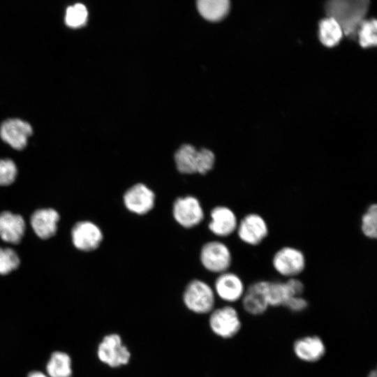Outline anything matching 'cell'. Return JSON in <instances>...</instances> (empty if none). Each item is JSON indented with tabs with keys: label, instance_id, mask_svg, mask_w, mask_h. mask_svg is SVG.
Masks as SVG:
<instances>
[{
	"label": "cell",
	"instance_id": "17",
	"mask_svg": "<svg viewBox=\"0 0 377 377\" xmlns=\"http://www.w3.org/2000/svg\"><path fill=\"white\" fill-rule=\"evenodd\" d=\"M59 220V215L56 210L45 208L36 210L31 216L30 223L38 237L48 239L56 233Z\"/></svg>",
	"mask_w": 377,
	"mask_h": 377
},
{
	"label": "cell",
	"instance_id": "19",
	"mask_svg": "<svg viewBox=\"0 0 377 377\" xmlns=\"http://www.w3.org/2000/svg\"><path fill=\"white\" fill-rule=\"evenodd\" d=\"M297 295L291 286L289 281L267 280V296L269 306H283L288 300Z\"/></svg>",
	"mask_w": 377,
	"mask_h": 377
},
{
	"label": "cell",
	"instance_id": "11",
	"mask_svg": "<svg viewBox=\"0 0 377 377\" xmlns=\"http://www.w3.org/2000/svg\"><path fill=\"white\" fill-rule=\"evenodd\" d=\"M267 280L255 281L246 287L241 299L244 310L252 316H260L269 307L267 296Z\"/></svg>",
	"mask_w": 377,
	"mask_h": 377
},
{
	"label": "cell",
	"instance_id": "20",
	"mask_svg": "<svg viewBox=\"0 0 377 377\" xmlns=\"http://www.w3.org/2000/svg\"><path fill=\"white\" fill-rule=\"evenodd\" d=\"M197 8L205 19L216 22L228 14L230 0H197Z\"/></svg>",
	"mask_w": 377,
	"mask_h": 377
},
{
	"label": "cell",
	"instance_id": "24",
	"mask_svg": "<svg viewBox=\"0 0 377 377\" xmlns=\"http://www.w3.org/2000/svg\"><path fill=\"white\" fill-rule=\"evenodd\" d=\"M376 20L375 19L364 20L360 24L357 36L359 39L360 45L362 47H370L376 45Z\"/></svg>",
	"mask_w": 377,
	"mask_h": 377
},
{
	"label": "cell",
	"instance_id": "30",
	"mask_svg": "<svg viewBox=\"0 0 377 377\" xmlns=\"http://www.w3.org/2000/svg\"><path fill=\"white\" fill-rule=\"evenodd\" d=\"M367 377H377V371H376V369L371 370L369 373Z\"/></svg>",
	"mask_w": 377,
	"mask_h": 377
},
{
	"label": "cell",
	"instance_id": "7",
	"mask_svg": "<svg viewBox=\"0 0 377 377\" xmlns=\"http://www.w3.org/2000/svg\"><path fill=\"white\" fill-rule=\"evenodd\" d=\"M209 321L212 331L224 339L233 337L242 327L239 313L231 306H225L214 310Z\"/></svg>",
	"mask_w": 377,
	"mask_h": 377
},
{
	"label": "cell",
	"instance_id": "27",
	"mask_svg": "<svg viewBox=\"0 0 377 377\" xmlns=\"http://www.w3.org/2000/svg\"><path fill=\"white\" fill-rule=\"evenodd\" d=\"M17 176V167L9 158L0 159V186L12 184Z\"/></svg>",
	"mask_w": 377,
	"mask_h": 377
},
{
	"label": "cell",
	"instance_id": "29",
	"mask_svg": "<svg viewBox=\"0 0 377 377\" xmlns=\"http://www.w3.org/2000/svg\"><path fill=\"white\" fill-rule=\"evenodd\" d=\"M27 377H47L44 374L40 371L31 372Z\"/></svg>",
	"mask_w": 377,
	"mask_h": 377
},
{
	"label": "cell",
	"instance_id": "4",
	"mask_svg": "<svg viewBox=\"0 0 377 377\" xmlns=\"http://www.w3.org/2000/svg\"><path fill=\"white\" fill-rule=\"evenodd\" d=\"M214 290L206 282L193 279L186 285L183 300L189 310L197 313H206L214 308Z\"/></svg>",
	"mask_w": 377,
	"mask_h": 377
},
{
	"label": "cell",
	"instance_id": "3",
	"mask_svg": "<svg viewBox=\"0 0 377 377\" xmlns=\"http://www.w3.org/2000/svg\"><path fill=\"white\" fill-rule=\"evenodd\" d=\"M274 270L286 279L298 277L306 269L304 253L294 246H283L273 254L271 260Z\"/></svg>",
	"mask_w": 377,
	"mask_h": 377
},
{
	"label": "cell",
	"instance_id": "13",
	"mask_svg": "<svg viewBox=\"0 0 377 377\" xmlns=\"http://www.w3.org/2000/svg\"><path fill=\"white\" fill-rule=\"evenodd\" d=\"M31 126L20 119H8L0 126L1 138L15 149H24L29 137L32 134Z\"/></svg>",
	"mask_w": 377,
	"mask_h": 377
},
{
	"label": "cell",
	"instance_id": "16",
	"mask_svg": "<svg viewBox=\"0 0 377 377\" xmlns=\"http://www.w3.org/2000/svg\"><path fill=\"white\" fill-rule=\"evenodd\" d=\"M293 352L302 361L316 362L325 355L326 347L320 337L316 335H309L295 341Z\"/></svg>",
	"mask_w": 377,
	"mask_h": 377
},
{
	"label": "cell",
	"instance_id": "12",
	"mask_svg": "<svg viewBox=\"0 0 377 377\" xmlns=\"http://www.w3.org/2000/svg\"><path fill=\"white\" fill-rule=\"evenodd\" d=\"M73 245L82 251L96 249L102 242L103 236L100 228L91 221L77 223L71 231Z\"/></svg>",
	"mask_w": 377,
	"mask_h": 377
},
{
	"label": "cell",
	"instance_id": "22",
	"mask_svg": "<svg viewBox=\"0 0 377 377\" xmlns=\"http://www.w3.org/2000/svg\"><path fill=\"white\" fill-rule=\"evenodd\" d=\"M47 371L50 377H71L72 370L70 357L62 352L53 353L47 364Z\"/></svg>",
	"mask_w": 377,
	"mask_h": 377
},
{
	"label": "cell",
	"instance_id": "5",
	"mask_svg": "<svg viewBox=\"0 0 377 377\" xmlns=\"http://www.w3.org/2000/svg\"><path fill=\"white\" fill-rule=\"evenodd\" d=\"M200 259L207 270L219 274L228 271L232 265V256L226 244L214 240L206 242L202 246Z\"/></svg>",
	"mask_w": 377,
	"mask_h": 377
},
{
	"label": "cell",
	"instance_id": "25",
	"mask_svg": "<svg viewBox=\"0 0 377 377\" xmlns=\"http://www.w3.org/2000/svg\"><path fill=\"white\" fill-rule=\"evenodd\" d=\"M87 17V8L82 3H76L67 8L65 22L69 27L80 28L86 24Z\"/></svg>",
	"mask_w": 377,
	"mask_h": 377
},
{
	"label": "cell",
	"instance_id": "21",
	"mask_svg": "<svg viewBox=\"0 0 377 377\" xmlns=\"http://www.w3.org/2000/svg\"><path fill=\"white\" fill-rule=\"evenodd\" d=\"M343 35L341 26L332 17H327L320 22L318 38L325 46L334 47L340 42Z\"/></svg>",
	"mask_w": 377,
	"mask_h": 377
},
{
	"label": "cell",
	"instance_id": "2",
	"mask_svg": "<svg viewBox=\"0 0 377 377\" xmlns=\"http://www.w3.org/2000/svg\"><path fill=\"white\" fill-rule=\"evenodd\" d=\"M175 161L177 170L182 174L205 175L212 169L215 156L209 149L196 150L193 145L185 144L175 154Z\"/></svg>",
	"mask_w": 377,
	"mask_h": 377
},
{
	"label": "cell",
	"instance_id": "6",
	"mask_svg": "<svg viewBox=\"0 0 377 377\" xmlns=\"http://www.w3.org/2000/svg\"><path fill=\"white\" fill-rule=\"evenodd\" d=\"M236 232L243 243L256 246L267 239L269 229L267 221L261 214L249 212L239 220Z\"/></svg>",
	"mask_w": 377,
	"mask_h": 377
},
{
	"label": "cell",
	"instance_id": "18",
	"mask_svg": "<svg viewBox=\"0 0 377 377\" xmlns=\"http://www.w3.org/2000/svg\"><path fill=\"white\" fill-rule=\"evenodd\" d=\"M24 219L10 212L0 213V237L5 242L17 244L24 236L25 231Z\"/></svg>",
	"mask_w": 377,
	"mask_h": 377
},
{
	"label": "cell",
	"instance_id": "23",
	"mask_svg": "<svg viewBox=\"0 0 377 377\" xmlns=\"http://www.w3.org/2000/svg\"><path fill=\"white\" fill-rule=\"evenodd\" d=\"M360 230L369 239L377 237V205L370 204L363 212L360 219Z\"/></svg>",
	"mask_w": 377,
	"mask_h": 377
},
{
	"label": "cell",
	"instance_id": "28",
	"mask_svg": "<svg viewBox=\"0 0 377 377\" xmlns=\"http://www.w3.org/2000/svg\"><path fill=\"white\" fill-rule=\"evenodd\" d=\"M309 302L303 295H295L290 297L284 304V307L293 313H300L305 311Z\"/></svg>",
	"mask_w": 377,
	"mask_h": 377
},
{
	"label": "cell",
	"instance_id": "15",
	"mask_svg": "<svg viewBox=\"0 0 377 377\" xmlns=\"http://www.w3.org/2000/svg\"><path fill=\"white\" fill-rule=\"evenodd\" d=\"M209 230L216 236L227 237L236 232L238 219L235 212L224 205L214 207L210 212Z\"/></svg>",
	"mask_w": 377,
	"mask_h": 377
},
{
	"label": "cell",
	"instance_id": "9",
	"mask_svg": "<svg viewBox=\"0 0 377 377\" xmlns=\"http://www.w3.org/2000/svg\"><path fill=\"white\" fill-rule=\"evenodd\" d=\"M100 360L111 367L126 364L131 357L127 348L122 344L121 337L116 334L105 336L98 348Z\"/></svg>",
	"mask_w": 377,
	"mask_h": 377
},
{
	"label": "cell",
	"instance_id": "14",
	"mask_svg": "<svg viewBox=\"0 0 377 377\" xmlns=\"http://www.w3.org/2000/svg\"><path fill=\"white\" fill-rule=\"evenodd\" d=\"M246 290L242 279L236 273L226 271L219 274L214 282V291L223 300L235 302L241 300Z\"/></svg>",
	"mask_w": 377,
	"mask_h": 377
},
{
	"label": "cell",
	"instance_id": "10",
	"mask_svg": "<svg viewBox=\"0 0 377 377\" xmlns=\"http://www.w3.org/2000/svg\"><path fill=\"white\" fill-rule=\"evenodd\" d=\"M155 194L147 186L138 183L128 188L123 195L126 209L132 213L144 215L154 207Z\"/></svg>",
	"mask_w": 377,
	"mask_h": 377
},
{
	"label": "cell",
	"instance_id": "1",
	"mask_svg": "<svg viewBox=\"0 0 377 377\" xmlns=\"http://www.w3.org/2000/svg\"><path fill=\"white\" fill-rule=\"evenodd\" d=\"M369 5V0H328L325 8L327 17L339 24L343 34L352 38L357 36Z\"/></svg>",
	"mask_w": 377,
	"mask_h": 377
},
{
	"label": "cell",
	"instance_id": "8",
	"mask_svg": "<svg viewBox=\"0 0 377 377\" xmlns=\"http://www.w3.org/2000/svg\"><path fill=\"white\" fill-rule=\"evenodd\" d=\"M175 220L185 228H191L201 223L204 212L199 200L194 196L177 198L172 205Z\"/></svg>",
	"mask_w": 377,
	"mask_h": 377
},
{
	"label": "cell",
	"instance_id": "26",
	"mask_svg": "<svg viewBox=\"0 0 377 377\" xmlns=\"http://www.w3.org/2000/svg\"><path fill=\"white\" fill-rule=\"evenodd\" d=\"M19 265L20 258L14 250L0 247V274L10 273L17 269Z\"/></svg>",
	"mask_w": 377,
	"mask_h": 377
}]
</instances>
